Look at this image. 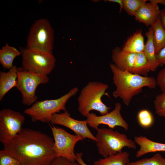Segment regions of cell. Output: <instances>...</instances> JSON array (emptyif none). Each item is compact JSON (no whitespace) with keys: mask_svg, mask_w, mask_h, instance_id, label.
I'll use <instances>...</instances> for the list:
<instances>
[{"mask_svg":"<svg viewBox=\"0 0 165 165\" xmlns=\"http://www.w3.org/2000/svg\"><path fill=\"white\" fill-rule=\"evenodd\" d=\"M150 2L156 5L158 4L165 6V0H151Z\"/></svg>","mask_w":165,"mask_h":165,"instance_id":"836d02e7","label":"cell"},{"mask_svg":"<svg viewBox=\"0 0 165 165\" xmlns=\"http://www.w3.org/2000/svg\"><path fill=\"white\" fill-rule=\"evenodd\" d=\"M156 84L162 92L165 93V67L159 72L156 79Z\"/></svg>","mask_w":165,"mask_h":165,"instance_id":"83f0119b","label":"cell"},{"mask_svg":"<svg viewBox=\"0 0 165 165\" xmlns=\"http://www.w3.org/2000/svg\"><path fill=\"white\" fill-rule=\"evenodd\" d=\"M149 71V65L144 52L136 53L132 73L146 76Z\"/></svg>","mask_w":165,"mask_h":165,"instance_id":"7402d4cb","label":"cell"},{"mask_svg":"<svg viewBox=\"0 0 165 165\" xmlns=\"http://www.w3.org/2000/svg\"><path fill=\"white\" fill-rule=\"evenodd\" d=\"M160 13L158 5L146 2L138 9L134 16L137 21L143 23L147 27H151L160 16Z\"/></svg>","mask_w":165,"mask_h":165,"instance_id":"4fadbf2b","label":"cell"},{"mask_svg":"<svg viewBox=\"0 0 165 165\" xmlns=\"http://www.w3.org/2000/svg\"><path fill=\"white\" fill-rule=\"evenodd\" d=\"M12 165H22V164H21L20 163H15V164H12Z\"/></svg>","mask_w":165,"mask_h":165,"instance_id":"e575fe53","label":"cell"},{"mask_svg":"<svg viewBox=\"0 0 165 165\" xmlns=\"http://www.w3.org/2000/svg\"><path fill=\"white\" fill-rule=\"evenodd\" d=\"M147 40L145 44L144 52L149 65L150 71H155L160 65L156 56L153 42V30L150 27L145 33Z\"/></svg>","mask_w":165,"mask_h":165,"instance_id":"e0dca14e","label":"cell"},{"mask_svg":"<svg viewBox=\"0 0 165 165\" xmlns=\"http://www.w3.org/2000/svg\"><path fill=\"white\" fill-rule=\"evenodd\" d=\"M49 165H80L77 162H73L62 157H57Z\"/></svg>","mask_w":165,"mask_h":165,"instance_id":"f1b7e54d","label":"cell"},{"mask_svg":"<svg viewBox=\"0 0 165 165\" xmlns=\"http://www.w3.org/2000/svg\"><path fill=\"white\" fill-rule=\"evenodd\" d=\"M155 112L159 116L165 118V93L157 95L154 101Z\"/></svg>","mask_w":165,"mask_h":165,"instance_id":"484cf974","label":"cell"},{"mask_svg":"<svg viewBox=\"0 0 165 165\" xmlns=\"http://www.w3.org/2000/svg\"><path fill=\"white\" fill-rule=\"evenodd\" d=\"M53 139L41 131L29 128L21 131L3 149L22 165H49L57 157Z\"/></svg>","mask_w":165,"mask_h":165,"instance_id":"6da1fadb","label":"cell"},{"mask_svg":"<svg viewBox=\"0 0 165 165\" xmlns=\"http://www.w3.org/2000/svg\"><path fill=\"white\" fill-rule=\"evenodd\" d=\"M108 87L107 84L103 83L89 82L82 89L78 98L80 113L86 117L93 110L98 112L101 115L108 113L110 108L103 102L101 98L105 95L109 97L105 93Z\"/></svg>","mask_w":165,"mask_h":165,"instance_id":"3957f363","label":"cell"},{"mask_svg":"<svg viewBox=\"0 0 165 165\" xmlns=\"http://www.w3.org/2000/svg\"><path fill=\"white\" fill-rule=\"evenodd\" d=\"M121 104L117 103L115 104L114 109L105 115L98 116L93 113H89L86 117L88 124L90 127L96 130L98 128L99 125L104 124L108 125L111 129L119 126L127 131L129 125L121 116Z\"/></svg>","mask_w":165,"mask_h":165,"instance_id":"7c38bea8","label":"cell"},{"mask_svg":"<svg viewBox=\"0 0 165 165\" xmlns=\"http://www.w3.org/2000/svg\"><path fill=\"white\" fill-rule=\"evenodd\" d=\"M96 138L99 153L104 158L121 153L124 147L136 149L134 141L129 139L127 136L111 128H99L97 130Z\"/></svg>","mask_w":165,"mask_h":165,"instance_id":"277c9868","label":"cell"},{"mask_svg":"<svg viewBox=\"0 0 165 165\" xmlns=\"http://www.w3.org/2000/svg\"><path fill=\"white\" fill-rule=\"evenodd\" d=\"M151 27L153 30V42L156 55L165 47V30L161 24L160 16Z\"/></svg>","mask_w":165,"mask_h":165,"instance_id":"ffe728a7","label":"cell"},{"mask_svg":"<svg viewBox=\"0 0 165 165\" xmlns=\"http://www.w3.org/2000/svg\"><path fill=\"white\" fill-rule=\"evenodd\" d=\"M53 136V149L57 157H62L73 162L76 161L74 148L76 143L83 139L79 136L72 134L63 129L49 125Z\"/></svg>","mask_w":165,"mask_h":165,"instance_id":"9c48e42d","label":"cell"},{"mask_svg":"<svg viewBox=\"0 0 165 165\" xmlns=\"http://www.w3.org/2000/svg\"><path fill=\"white\" fill-rule=\"evenodd\" d=\"M160 18L161 24L165 30V8L160 10Z\"/></svg>","mask_w":165,"mask_h":165,"instance_id":"4dcf8cb0","label":"cell"},{"mask_svg":"<svg viewBox=\"0 0 165 165\" xmlns=\"http://www.w3.org/2000/svg\"><path fill=\"white\" fill-rule=\"evenodd\" d=\"M136 56V53L125 52L119 47H117L112 50V60L114 64L120 70L127 71L132 73Z\"/></svg>","mask_w":165,"mask_h":165,"instance_id":"5bb4252c","label":"cell"},{"mask_svg":"<svg viewBox=\"0 0 165 165\" xmlns=\"http://www.w3.org/2000/svg\"><path fill=\"white\" fill-rule=\"evenodd\" d=\"M49 81L47 75L18 68L16 87L22 94L23 104L30 106L35 103L38 98L36 94L37 88L39 85L47 83Z\"/></svg>","mask_w":165,"mask_h":165,"instance_id":"52a82bcc","label":"cell"},{"mask_svg":"<svg viewBox=\"0 0 165 165\" xmlns=\"http://www.w3.org/2000/svg\"><path fill=\"white\" fill-rule=\"evenodd\" d=\"M22 68L27 71L48 75L53 69L56 58L52 53L41 50L27 48L21 51Z\"/></svg>","mask_w":165,"mask_h":165,"instance_id":"8992f818","label":"cell"},{"mask_svg":"<svg viewBox=\"0 0 165 165\" xmlns=\"http://www.w3.org/2000/svg\"><path fill=\"white\" fill-rule=\"evenodd\" d=\"M54 30L46 19L35 21L31 26L27 39V48L37 49L53 53Z\"/></svg>","mask_w":165,"mask_h":165,"instance_id":"ba28073f","label":"cell"},{"mask_svg":"<svg viewBox=\"0 0 165 165\" xmlns=\"http://www.w3.org/2000/svg\"><path fill=\"white\" fill-rule=\"evenodd\" d=\"M50 123L52 125L58 124L68 127L83 139L87 138L96 142L97 141L96 137L93 135L87 127L86 119L79 120L74 119L70 116L68 111L53 114Z\"/></svg>","mask_w":165,"mask_h":165,"instance_id":"8fae6325","label":"cell"},{"mask_svg":"<svg viewBox=\"0 0 165 165\" xmlns=\"http://www.w3.org/2000/svg\"><path fill=\"white\" fill-rule=\"evenodd\" d=\"M134 141L140 147L136 154L137 158L150 152L165 151V143L155 142L145 136H135Z\"/></svg>","mask_w":165,"mask_h":165,"instance_id":"9a60e30c","label":"cell"},{"mask_svg":"<svg viewBox=\"0 0 165 165\" xmlns=\"http://www.w3.org/2000/svg\"><path fill=\"white\" fill-rule=\"evenodd\" d=\"M20 163L19 161L3 150L0 151V165H12Z\"/></svg>","mask_w":165,"mask_h":165,"instance_id":"4316f807","label":"cell"},{"mask_svg":"<svg viewBox=\"0 0 165 165\" xmlns=\"http://www.w3.org/2000/svg\"><path fill=\"white\" fill-rule=\"evenodd\" d=\"M127 165H165V159L160 154L157 153L150 158L129 162Z\"/></svg>","mask_w":165,"mask_h":165,"instance_id":"603a6c76","label":"cell"},{"mask_svg":"<svg viewBox=\"0 0 165 165\" xmlns=\"http://www.w3.org/2000/svg\"><path fill=\"white\" fill-rule=\"evenodd\" d=\"M130 162L129 153L127 152L111 155L94 162V165H127Z\"/></svg>","mask_w":165,"mask_h":165,"instance_id":"44dd1931","label":"cell"},{"mask_svg":"<svg viewBox=\"0 0 165 165\" xmlns=\"http://www.w3.org/2000/svg\"><path fill=\"white\" fill-rule=\"evenodd\" d=\"M106 1L109 2L118 3L120 6L119 13L122 11V9H123V0H107Z\"/></svg>","mask_w":165,"mask_h":165,"instance_id":"d6a6232c","label":"cell"},{"mask_svg":"<svg viewBox=\"0 0 165 165\" xmlns=\"http://www.w3.org/2000/svg\"><path fill=\"white\" fill-rule=\"evenodd\" d=\"M24 116L18 112L10 109L0 111V141L3 145L14 138L22 130Z\"/></svg>","mask_w":165,"mask_h":165,"instance_id":"30bf717a","label":"cell"},{"mask_svg":"<svg viewBox=\"0 0 165 165\" xmlns=\"http://www.w3.org/2000/svg\"><path fill=\"white\" fill-rule=\"evenodd\" d=\"M18 68L15 65L7 72H0V101L12 88L17 85Z\"/></svg>","mask_w":165,"mask_h":165,"instance_id":"2e32d148","label":"cell"},{"mask_svg":"<svg viewBox=\"0 0 165 165\" xmlns=\"http://www.w3.org/2000/svg\"><path fill=\"white\" fill-rule=\"evenodd\" d=\"M110 68L113 74V82L116 87L112 95L116 98L120 97L127 106L130 105L134 96L142 92L143 87L154 89L156 87V79L153 77L122 71L114 64H110Z\"/></svg>","mask_w":165,"mask_h":165,"instance_id":"7a4b0ae2","label":"cell"},{"mask_svg":"<svg viewBox=\"0 0 165 165\" xmlns=\"http://www.w3.org/2000/svg\"><path fill=\"white\" fill-rule=\"evenodd\" d=\"M147 0H123V9L129 15L134 16L138 9Z\"/></svg>","mask_w":165,"mask_h":165,"instance_id":"cb8c5ba5","label":"cell"},{"mask_svg":"<svg viewBox=\"0 0 165 165\" xmlns=\"http://www.w3.org/2000/svg\"><path fill=\"white\" fill-rule=\"evenodd\" d=\"M145 44L141 32H136L127 40L122 49L125 52L136 53L144 52Z\"/></svg>","mask_w":165,"mask_h":165,"instance_id":"ac0fdd59","label":"cell"},{"mask_svg":"<svg viewBox=\"0 0 165 165\" xmlns=\"http://www.w3.org/2000/svg\"><path fill=\"white\" fill-rule=\"evenodd\" d=\"M82 154L83 153L82 152L76 153V161L80 165H87L82 159Z\"/></svg>","mask_w":165,"mask_h":165,"instance_id":"1f68e13d","label":"cell"},{"mask_svg":"<svg viewBox=\"0 0 165 165\" xmlns=\"http://www.w3.org/2000/svg\"><path fill=\"white\" fill-rule=\"evenodd\" d=\"M138 119L139 124L145 128L150 127L153 122L152 114L147 109H142L139 112L138 115Z\"/></svg>","mask_w":165,"mask_h":165,"instance_id":"d4e9b609","label":"cell"},{"mask_svg":"<svg viewBox=\"0 0 165 165\" xmlns=\"http://www.w3.org/2000/svg\"><path fill=\"white\" fill-rule=\"evenodd\" d=\"M20 54L21 51L6 43L0 50V63L4 68L9 69L13 66L15 58Z\"/></svg>","mask_w":165,"mask_h":165,"instance_id":"d6986e66","label":"cell"},{"mask_svg":"<svg viewBox=\"0 0 165 165\" xmlns=\"http://www.w3.org/2000/svg\"><path fill=\"white\" fill-rule=\"evenodd\" d=\"M78 87H75L67 93L59 98L52 100L37 101L24 112L30 116L32 122L40 121L50 123L52 116L61 111H66V104L69 99L78 92Z\"/></svg>","mask_w":165,"mask_h":165,"instance_id":"5b68a950","label":"cell"},{"mask_svg":"<svg viewBox=\"0 0 165 165\" xmlns=\"http://www.w3.org/2000/svg\"><path fill=\"white\" fill-rule=\"evenodd\" d=\"M156 56L160 65L165 64V47L156 54Z\"/></svg>","mask_w":165,"mask_h":165,"instance_id":"f546056e","label":"cell"}]
</instances>
